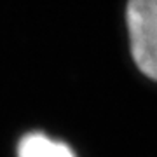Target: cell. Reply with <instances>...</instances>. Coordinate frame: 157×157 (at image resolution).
<instances>
[{"label":"cell","instance_id":"6da1fadb","mask_svg":"<svg viewBox=\"0 0 157 157\" xmlns=\"http://www.w3.org/2000/svg\"><path fill=\"white\" fill-rule=\"evenodd\" d=\"M126 28L136 68L157 82V0H128Z\"/></svg>","mask_w":157,"mask_h":157},{"label":"cell","instance_id":"7a4b0ae2","mask_svg":"<svg viewBox=\"0 0 157 157\" xmlns=\"http://www.w3.org/2000/svg\"><path fill=\"white\" fill-rule=\"evenodd\" d=\"M16 157H78L67 141L44 131H30L17 141Z\"/></svg>","mask_w":157,"mask_h":157}]
</instances>
